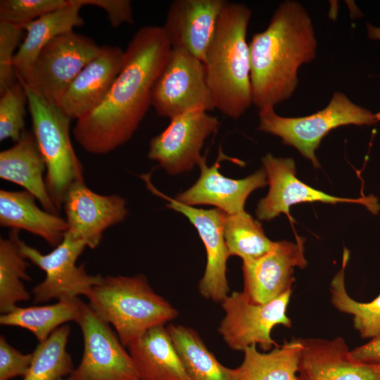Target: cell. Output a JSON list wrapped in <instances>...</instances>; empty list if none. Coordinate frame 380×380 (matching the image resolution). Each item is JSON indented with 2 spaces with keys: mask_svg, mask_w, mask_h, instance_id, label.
Returning <instances> with one entry per match:
<instances>
[{
  "mask_svg": "<svg viewBox=\"0 0 380 380\" xmlns=\"http://www.w3.org/2000/svg\"><path fill=\"white\" fill-rule=\"evenodd\" d=\"M77 323L83 335V355L64 380H140L118 335L89 305H84Z\"/></svg>",
  "mask_w": 380,
  "mask_h": 380,
  "instance_id": "cell-11",
  "label": "cell"
},
{
  "mask_svg": "<svg viewBox=\"0 0 380 380\" xmlns=\"http://www.w3.org/2000/svg\"><path fill=\"white\" fill-rule=\"evenodd\" d=\"M82 7L78 0H69L67 6L24 27L25 36L13 61L16 79L25 78L41 50L53 38L83 25L84 20L80 15Z\"/></svg>",
  "mask_w": 380,
  "mask_h": 380,
  "instance_id": "cell-24",
  "label": "cell"
},
{
  "mask_svg": "<svg viewBox=\"0 0 380 380\" xmlns=\"http://www.w3.org/2000/svg\"><path fill=\"white\" fill-rule=\"evenodd\" d=\"M127 347L140 380H190L165 325L147 330Z\"/></svg>",
  "mask_w": 380,
  "mask_h": 380,
  "instance_id": "cell-22",
  "label": "cell"
},
{
  "mask_svg": "<svg viewBox=\"0 0 380 380\" xmlns=\"http://www.w3.org/2000/svg\"><path fill=\"white\" fill-rule=\"evenodd\" d=\"M350 354L358 361L368 364H380V336L350 350Z\"/></svg>",
  "mask_w": 380,
  "mask_h": 380,
  "instance_id": "cell-37",
  "label": "cell"
},
{
  "mask_svg": "<svg viewBox=\"0 0 380 380\" xmlns=\"http://www.w3.org/2000/svg\"><path fill=\"white\" fill-rule=\"evenodd\" d=\"M85 303L79 298L58 300L52 305L16 307L12 311L1 314L0 324L26 329L39 342L46 339L56 329L68 322H77L82 315Z\"/></svg>",
  "mask_w": 380,
  "mask_h": 380,
  "instance_id": "cell-27",
  "label": "cell"
},
{
  "mask_svg": "<svg viewBox=\"0 0 380 380\" xmlns=\"http://www.w3.org/2000/svg\"><path fill=\"white\" fill-rule=\"evenodd\" d=\"M61 380H64V379H61Z\"/></svg>",
  "mask_w": 380,
  "mask_h": 380,
  "instance_id": "cell-39",
  "label": "cell"
},
{
  "mask_svg": "<svg viewBox=\"0 0 380 380\" xmlns=\"http://www.w3.org/2000/svg\"><path fill=\"white\" fill-rule=\"evenodd\" d=\"M223 230L229 255L241 258L243 262L261 258L274 244L265 235L261 224L246 211L226 214Z\"/></svg>",
  "mask_w": 380,
  "mask_h": 380,
  "instance_id": "cell-29",
  "label": "cell"
},
{
  "mask_svg": "<svg viewBox=\"0 0 380 380\" xmlns=\"http://www.w3.org/2000/svg\"><path fill=\"white\" fill-rule=\"evenodd\" d=\"M27 97L23 83L17 80L1 94L0 141L10 139L16 142L25 130V105Z\"/></svg>",
  "mask_w": 380,
  "mask_h": 380,
  "instance_id": "cell-32",
  "label": "cell"
},
{
  "mask_svg": "<svg viewBox=\"0 0 380 380\" xmlns=\"http://www.w3.org/2000/svg\"><path fill=\"white\" fill-rule=\"evenodd\" d=\"M258 118L259 131L280 137L284 144L296 148L315 167H320L315 151L330 131L349 125L369 126L379 120L378 114L354 103L339 91L334 93L324 108L308 116L282 117L274 108H267L258 110Z\"/></svg>",
  "mask_w": 380,
  "mask_h": 380,
  "instance_id": "cell-6",
  "label": "cell"
},
{
  "mask_svg": "<svg viewBox=\"0 0 380 380\" xmlns=\"http://www.w3.org/2000/svg\"><path fill=\"white\" fill-rule=\"evenodd\" d=\"M82 6H95L104 10L110 25L118 27L123 23H134L133 8L129 0H78Z\"/></svg>",
  "mask_w": 380,
  "mask_h": 380,
  "instance_id": "cell-36",
  "label": "cell"
},
{
  "mask_svg": "<svg viewBox=\"0 0 380 380\" xmlns=\"http://www.w3.org/2000/svg\"><path fill=\"white\" fill-rule=\"evenodd\" d=\"M86 296L96 315L114 327L124 346L179 315L166 299L152 289L143 274L103 277Z\"/></svg>",
  "mask_w": 380,
  "mask_h": 380,
  "instance_id": "cell-4",
  "label": "cell"
},
{
  "mask_svg": "<svg viewBox=\"0 0 380 380\" xmlns=\"http://www.w3.org/2000/svg\"><path fill=\"white\" fill-rule=\"evenodd\" d=\"M100 49L94 40L74 30L58 35L41 50L25 78L17 80L58 106L69 86Z\"/></svg>",
  "mask_w": 380,
  "mask_h": 380,
  "instance_id": "cell-7",
  "label": "cell"
},
{
  "mask_svg": "<svg viewBox=\"0 0 380 380\" xmlns=\"http://www.w3.org/2000/svg\"><path fill=\"white\" fill-rule=\"evenodd\" d=\"M45 171L46 163L32 132L25 129L13 146L0 152V178L22 186L45 210L58 215L46 188Z\"/></svg>",
  "mask_w": 380,
  "mask_h": 380,
  "instance_id": "cell-21",
  "label": "cell"
},
{
  "mask_svg": "<svg viewBox=\"0 0 380 380\" xmlns=\"http://www.w3.org/2000/svg\"><path fill=\"white\" fill-rule=\"evenodd\" d=\"M62 206L68 232L91 249L100 244L107 229L122 222L128 214L123 197L97 194L85 184L84 180L69 187Z\"/></svg>",
  "mask_w": 380,
  "mask_h": 380,
  "instance_id": "cell-15",
  "label": "cell"
},
{
  "mask_svg": "<svg viewBox=\"0 0 380 380\" xmlns=\"http://www.w3.org/2000/svg\"><path fill=\"white\" fill-rule=\"evenodd\" d=\"M219 127L217 118L202 109L177 115L151 139L147 156L170 175L190 171L203 157L201 151L205 140Z\"/></svg>",
  "mask_w": 380,
  "mask_h": 380,
  "instance_id": "cell-12",
  "label": "cell"
},
{
  "mask_svg": "<svg viewBox=\"0 0 380 380\" xmlns=\"http://www.w3.org/2000/svg\"><path fill=\"white\" fill-rule=\"evenodd\" d=\"M262 163L270 186L267 195L260 200L255 214L260 220H270L281 213L289 215L290 206L305 202L324 203H351L365 205L372 213L379 205L371 196L359 198L337 197L314 189L296 177L295 162L290 158H277L265 155Z\"/></svg>",
  "mask_w": 380,
  "mask_h": 380,
  "instance_id": "cell-14",
  "label": "cell"
},
{
  "mask_svg": "<svg viewBox=\"0 0 380 380\" xmlns=\"http://www.w3.org/2000/svg\"><path fill=\"white\" fill-rule=\"evenodd\" d=\"M68 4L69 0H1L0 22L24 29L30 23Z\"/></svg>",
  "mask_w": 380,
  "mask_h": 380,
  "instance_id": "cell-33",
  "label": "cell"
},
{
  "mask_svg": "<svg viewBox=\"0 0 380 380\" xmlns=\"http://www.w3.org/2000/svg\"><path fill=\"white\" fill-rule=\"evenodd\" d=\"M23 84L27 97L32 132L46 163V188L60 211L69 187L84 180L83 167L70 137L71 119L57 105Z\"/></svg>",
  "mask_w": 380,
  "mask_h": 380,
  "instance_id": "cell-5",
  "label": "cell"
},
{
  "mask_svg": "<svg viewBox=\"0 0 380 380\" xmlns=\"http://www.w3.org/2000/svg\"><path fill=\"white\" fill-rule=\"evenodd\" d=\"M19 229H12L7 239H0V312L8 313L16 303L30 298L23 280L30 281L27 272L28 263L21 254Z\"/></svg>",
  "mask_w": 380,
  "mask_h": 380,
  "instance_id": "cell-28",
  "label": "cell"
},
{
  "mask_svg": "<svg viewBox=\"0 0 380 380\" xmlns=\"http://www.w3.org/2000/svg\"><path fill=\"white\" fill-rule=\"evenodd\" d=\"M224 160H236L226 156L220 148L216 162L208 166L204 156L198 165L201 171L198 180L175 199L191 206L213 205L229 215L245 211L244 205L248 196L255 189L267 185V174L261 169L243 179L229 178L219 171L220 163Z\"/></svg>",
  "mask_w": 380,
  "mask_h": 380,
  "instance_id": "cell-17",
  "label": "cell"
},
{
  "mask_svg": "<svg viewBox=\"0 0 380 380\" xmlns=\"http://www.w3.org/2000/svg\"><path fill=\"white\" fill-rule=\"evenodd\" d=\"M248 44L253 104L258 110L274 108L296 90L300 66L316 57L312 20L300 3L285 1Z\"/></svg>",
  "mask_w": 380,
  "mask_h": 380,
  "instance_id": "cell-2",
  "label": "cell"
},
{
  "mask_svg": "<svg viewBox=\"0 0 380 380\" xmlns=\"http://www.w3.org/2000/svg\"><path fill=\"white\" fill-rule=\"evenodd\" d=\"M125 58L119 46H102L77 75L58 107L71 120H78L101 104L119 75Z\"/></svg>",
  "mask_w": 380,
  "mask_h": 380,
  "instance_id": "cell-19",
  "label": "cell"
},
{
  "mask_svg": "<svg viewBox=\"0 0 380 380\" xmlns=\"http://www.w3.org/2000/svg\"><path fill=\"white\" fill-rule=\"evenodd\" d=\"M225 0H174L163 33L171 47L182 48L203 62Z\"/></svg>",
  "mask_w": 380,
  "mask_h": 380,
  "instance_id": "cell-20",
  "label": "cell"
},
{
  "mask_svg": "<svg viewBox=\"0 0 380 380\" xmlns=\"http://www.w3.org/2000/svg\"><path fill=\"white\" fill-rule=\"evenodd\" d=\"M167 329L190 380H239L238 367L222 365L195 330L179 324Z\"/></svg>",
  "mask_w": 380,
  "mask_h": 380,
  "instance_id": "cell-25",
  "label": "cell"
},
{
  "mask_svg": "<svg viewBox=\"0 0 380 380\" xmlns=\"http://www.w3.org/2000/svg\"><path fill=\"white\" fill-rule=\"evenodd\" d=\"M171 48L161 26L146 25L137 31L103 101L76 120L73 136L85 151L106 154L131 139L151 106L153 86Z\"/></svg>",
  "mask_w": 380,
  "mask_h": 380,
  "instance_id": "cell-1",
  "label": "cell"
},
{
  "mask_svg": "<svg viewBox=\"0 0 380 380\" xmlns=\"http://www.w3.org/2000/svg\"><path fill=\"white\" fill-rule=\"evenodd\" d=\"M32 353L23 354L0 336V380L24 377L30 367Z\"/></svg>",
  "mask_w": 380,
  "mask_h": 380,
  "instance_id": "cell-35",
  "label": "cell"
},
{
  "mask_svg": "<svg viewBox=\"0 0 380 380\" xmlns=\"http://www.w3.org/2000/svg\"><path fill=\"white\" fill-rule=\"evenodd\" d=\"M298 380H380V364L353 358L342 337L300 338Z\"/></svg>",
  "mask_w": 380,
  "mask_h": 380,
  "instance_id": "cell-18",
  "label": "cell"
},
{
  "mask_svg": "<svg viewBox=\"0 0 380 380\" xmlns=\"http://www.w3.org/2000/svg\"><path fill=\"white\" fill-rule=\"evenodd\" d=\"M35 197L27 191L0 190V225L23 229L56 247L68 230L65 219L42 210Z\"/></svg>",
  "mask_w": 380,
  "mask_h": 380,
  "instance_id": "cell-23",
  "label": "cell"
},
{
  "mask_svg": "<svg viewBox=\"0 0 380 380\" xmlns=\"http://www.w3.org/2000/svg\"><path fill=\"white\" fill-rule=\"evenodd\" d=\"M18 245L23 257L46 273L44 280L32 289L34 303L51 299L72 300L80 295L86 296L102 281L101 274H90L84 265H76L87 246L68 231L62 241L48 254H42L20 239Z\"/></svg>",
  "mask_w": 380,
  "mask_h": 380,
  "instance_id": "cell-8",
  "label": "cell"
},
{
  "mask_svg": "<svg viewBox=\"0 0 380 380\" xmlns=\"http://www.w3.org/2000/svg\"><path fill=\"white\" fill-rule=\"evenodd\" d=\"M305 239L296 236V241H274L273 248L261 258L243 262V292L255 303H265L292 291L295 267L303 269Z\"/></svg>",
  "mask_w": 380,
  "mask_h": 380,
  "instance_id": "cell-16",
  "label": "cell"
},
{
  "mask_svg": "<svg viewBox=\"0 0 380 380\" xmlns=\"http://www.w3.org/2000/svg\"><path fill=\"white\" fill-rule=\"evenodd\" d=\"M141 178L151 191L167 201V208L184 215L196 229L204 244L207 258L198 291L203 298L221 303L229 293L227 261L230 255L223 230L226 213L218 208L205 210L180 203L156 189L151 182L149 175H143Z\"/></svg>",
  "mask_w": 380,
  "mask_h": 380,
  "instance_id": "cell-13",
  "label": "cell"
},
{
  "mask_svg": "<svg viewBox=\"0 0 380 380\" xmlns=\"http://www.w3.org/2000/svg\"><path fill=\"white\" fill-rule=\"evenodd\" d=\"M251 15L245 4L227 1L203 62L215 108L232 119L239 118L253 104L246 42Z\"/></svg>",
  "mask_w": 380,
  "mask_h": 380,
  "instance_id": "cell-3",
  "label": "cell"
},
{
  "mask_svg": "<svg viewBox=\"0 0 380 380\" xmlns=\"http://www.w3.org/2000/svg\"><path fill=\"white\" fill-rule=\"evenodd\" d=\"M151 106L170 119L194 109L215 110L203 63L184 49L172 47L153 86Z\"/></svg>",
  "mask_w": 380,
  "mask_h": 380,
  "instance_id": "cell-10",
  "label": "cell"
},
{
  "mask_svg": "<svg viewBox=\"0 0 380 380\" xmlns=\"http://www.w3.org/2000/svg\"><path fill=\"white\" fill-rule=\"evenodd\" d=\"M367 34L371 39H380V27L367 24Z\"/></svg>",
  "mask_w": 380,
  "mask_h": 380,
  "instance_id": "cell-38",
  "label": "cell"
},
{
  "mask_svg": "<svg viewBox=\"0 0 380 380\" xmlns=\"http://www.w3.org/2000/svg\"><path fill=\"white\" fill-rule=\"evenodd\" d=\"M302 344L300 338L285 342L270 352L260 353L253 345L243 352L238 367L239 380H298V368Z\"/></svg>",
  "mask_w": 380,
  "mask_h": 380,
  "instance_id": "cell-26",
  "label": "cell"
},
{
  "mask_svg": "<svg viewBox=\"0 0 380 380\" xmlns=\"http://www.w3.org/2000/svg\"><path fill=\"white\" fill-rule=\"evenodd\" d=\"M70 333V326L63 324L39 343L23 380H61L72 372L73 362L66 350Z\"/></svg>",
  "mask_w": 380,
  "mask_h": 380,
  "instance_id": "cell-30",
  "label": "cell"
},
{
  "mask_svg": "<svg viewBox=\"0 0 380 380\" xmlns=\"http://www.w3.org/2000/svg\"><path fill=\"white\" fill-rule=\"evenodd\" d=\"M25 30L0 22V94L17 80L13 61L15 51L20 45Z\"/></svg>",
  "mask_w": 380,
  "mask_h": 380,
  "instance_id": "cell-34",
  "label": "cell"
},
{
  "mask_svg": "<svg viewBox=\"0 0 380 380\" xmlns=\"http://www.w3.org/2000/svg\"><path fill=\"white\" fill-rule=\"evenodd\" d=\"M349 260V251L344 248L341 270L330 284L331 301L340 312L353 317L354 329L362 338L380 336V294L369 303L358 302L348 293L345 286V269Z\"/></svg>",
  "mask_w": 380,
  "mask_h": 380,
  "instance_id": "cell-31",
  "label": "cell"
},
{
  "mask_svg": "<svg viewBox=\"0 0 380 380\" xmlns=\"http://www.w3.org/2000/svg\"><path fill=\"white\" fill-rule=\"evenodd\" d=\"M291 293L265 303L251 301L243 291L229 294L221 303L225 315L218 328L226 344L238 351L253 345H259L265 351L278 346L271 331L279 324L291 327L287 308Z\"/></svg>",
  "mask_w": 380,
  "mask_h": 380,
  "instance_id": "cell-9",
  "label": "cell"
}]
</instances>
